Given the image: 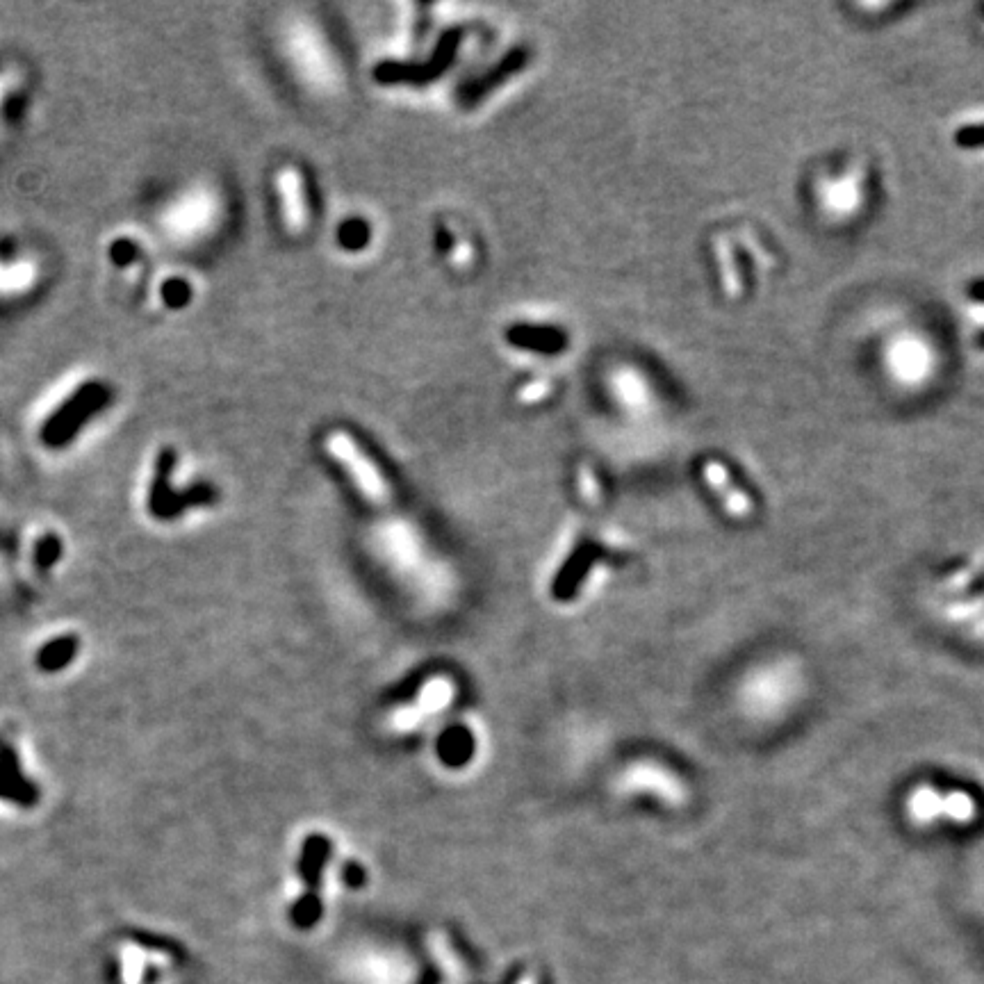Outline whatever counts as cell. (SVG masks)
<instances>
[{
  "label": "cell",
  "mask_w": 984,
  "mask_h": 984,
  "mask_svg": "<svg viewBox=\"0 0 984 984\" xmlns=\"http://www.w3.org/2000/svg\"><path fill=\"white\" fill-rule=\"evenodd\" d=\"M80 650L82 638L76 631L55 629L48 636L35 641V647H32V666H35L39 675H62V672H69L76 666Z\"/></svg>",
  "instance_id": "1"
},
{
  "label": "cell",
  "mask_w": 984,
  "mask_h": 984,
  "mask_svg": "<svg viewBox=\"0 0 984 984\" xmlns=\"http://www.w3.org/2000/svg\"><path fill=\"white\" fill-rule=\"evenodd\" d=\"M909 811L918 818H934L939 814H948L957 823H969L975 816V802L971 795L966 793H950V795H939L932 789H918L916 795L909 802Z\"/></svg>",
  "instance_id": "2"
},
{
  "label": "cell",
  "mask_w": 984,
  "mask_h": 984,
  "mask_svg": "<svg viewBox=\"0 0 984 984\" xmlns=\"http://www.w3.org/2000/svg\"><path fill=\"white\" fill-rule=\"evenodd\" d=\"M328 445H331L335 458L354 472V479L360 483V488H363L369 497L385 499V483H381L372 463L360 456V451L356 449L349 436H344V433H333L331 440H328Z\"/></svg>",
  "instance_id": "3"
},
{
  "label": "cell",
  "mask_w": 984,
  "mask_h": 984,
  "mask_svg": "<svg viewBox=\"0 0 984 984\" xmlns=\"http://www.w3.org/2000/svg\"><path fill=\"white\" fill-rule=\"evenodd\" d=\"M704 477L711 483L713 488L718 490V495L725 499V504L729 511L734 515H748L750 513V499H745L743 495H738V490H734L732 481L727 483V472L723 465L718 463H707L704 465Z\"/></svg>",
  "instance_id": "4"
},
{
  "label": "cell",
  "mask_w": 984,
  "mask_h": 984,
  "mask_svg": "<svg viewBox=\"0 0 984 984\" xmlns=\"http://www.w3.org/2000/svg\"><path fill=\"white\" fill-rule=\"evenodd\" d=\"M281 192L285 199V210H287V221H290L292 228H301L303 224V196H301V180L294 171H283L281 176Z\"/></svg>",
  "instance_id": "5"
},
{
  "label": "cell",
  "mask_w": 984,
  "mask_h": 984,
  "mask_svg": "<svg viewBox=\"0 0 984 984\" xmlns=\"http://www.w3.org/2000/svg\"><path fill=\"white\" fill-rule=\"evenodd\" d=\"M955 142L962 149H984V123L962 126L955 133Z\"/></svg>",
  "instance_id": "6"
},
{
  "label": "cell",
  "mask_w": 984,
  "mask_h": 984,
  "mask_svg": "<svg viewBox=\"0 0 984 984\" xmlns=\"http://www.w3.org/2000/svg\"><path fill=\"white\" fill-rule=\"evenodd\" d=\"M969 294H971V299L984 303V278H980V281H973V283H971V287H969Z\"/></svg>",
  "instance_id": "7"
}]
</instances>
